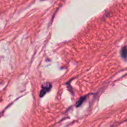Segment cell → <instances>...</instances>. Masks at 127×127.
<instances>
[{
  "label": "cell",
  "mask_w": 127,
  "mask_h": 127,
  "mask_svg": "<svg viewBox=\"0 0 127 127\" xmlns=\"http://www.w3.org/2000/svg\"><path fill=\"white\" fill-rule=\"evenodd\" d=\"M121 54H122V57L123 58H127V47H123L121 51Z\"/></svg>",
  "instance_id": "2"
},
{
  "label": "cell",
  "mask_w": 127,
  "mask_h": 127,
  "mask_svg": "<svg viewBox=\"0 0 127 127\" xmlns=\"http://www.w3.org/2000/svg\"><path fill=\"white\" fill-rule=\"evenodd\" d=\"M51 87H52V85L50 83H46V84H44L42 86V90L41 91V93H40V97L44 96L47 92L49 91Z\"/></svg>",
  "instance_id": "1"
},
{
  "label": "cell",
  "mask_w": 127,
  "mask_h": 127,
  "mask_svg": "<svg viewBox=\"0 0 127 127\" xmlns=\"http://www.w3.org/2000/svg\"><path fill=\"white\" fill-rule=\"evenodd\" d=\"M84 99H85V97H81V99H80V100H78V102H77V105H76V106H77V107L80 106V105L81 104H82V103L83 102V100H84Z\"/></svg>",
  "instance_id": "3"
}]
</instances>
